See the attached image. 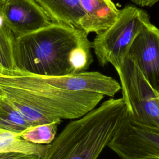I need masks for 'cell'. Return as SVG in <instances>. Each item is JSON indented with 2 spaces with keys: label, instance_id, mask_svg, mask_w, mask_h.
Listing matches in <instances>:
<instances>
[{
  "label": "cell",
  "instance_id": "1",
  "mask_svg": "<svg viewBox=\"0 0 159 159\" xmlns=\"http://www.w3.org/2000/svg\"><path fill=\"white\" fill-rule=\"evenodd\" d=\"M0 91L35 126L78 119L98 106L104 95L58 86L52 76L0 70Z\"/></svg>",
  "mask_w": 159,
  "mask_h": 159
},
{
  "label": "cell",
  "instance_id": "2",
  "mask_svg": "<svg viewBox=\"0 0 159 159\" xmlns=\"http://www.w3.org/2000/svg\"><path fill=\"white\" fill-rule=\"evenodd\" d=\"M88 35L80 29L53 22L16 37L14 70L55 76L84 71L93 61Z\"/></svg>",
  "mask_w": 159,
  "mask_h": 159
},
{
  "label": "cell",
  "instance_id": "3",
  "mask_svg": "<svg viewBox=\"0 0 159 159\" xmlns=\"http://www.w3.org/2000/svg\"><path fill=\"white\" fill-rule=\"evenodd\" d=\"M127 112L122 98L104 101L70 122L40 159H97L108 146Z\"/></svg>",
  "mask_w": 159,
  "mask_h": 159
},
{
  "label": "cell",
  "instance_id": "4",
  "mask_svg": "<svg viewBox=\"0 0 159 159\" xmlns=\"http://www.w3.org/2000/svg\"><path fill=\"white\" fill-rule=\"evenodd\" d=\"M150 22L148 14L135 6L119 10L114 22L98 34L92 42V48L99 63L111 64L120 68L137 35Z\"/></svg>",
  "mask_w": 159,
  "mask_h": 159
},
{
  "label": "cell",
  "instance_id": "5",
  "mask_svg": "<svg viewBox=\"0 0 159 159\" xmlns=\"http://www.w3.org/2000/svg\"><path fill=\"white\" fill-rule=\"evenodd\" d=\"M116 71L129 116L139 124L159 129V93L129 55Z\"/></svg>",
  "mask_w": 159,
  "mask_h": 159
},
{
  "label": "cell",
  "instance_id": "6",
  "mask_svg": "<svg viewBox=\"0 0 159 159\" xmlns=\"http://www.w3.org/2000/svg\"><path fill=\"white\" fill-rule=\"evenodd\" d=\"M107 147L121 159H159V129L136 122L127 112Z\"/></svg>",
  "mask_w": 159,
  "mask_h": 159
},
{
  "label": "cell",
  "instance_id": "7",
  "mask_svg": "<svg viewBox=\"0 0 159 159\" xmlns=\"http://www.w3.org/2000/svg\"><path fill=\"white\" fill-rule=\"evenodd\" d=\"M0 7L16 37L37 31L53 23L35 0H0Z\"/></svg>",
  "mask_w": 159,
  "mask_h": 159
},
{
  "label": "cell",
  "instance_id": "8",
  "mask_svg": "<svg viewBox=\"0 0 159 159\" xmlns=\"http://www.w3.org/2000/svg\"><path fill=\"white\" fill-rule=\"evenodd\" d=\"M128 55L159 93V28L150 22L134 39Z\"/></svg>",
  "mask_w": 159,
  "mask_h": 159
},
{
  "label": "cell",
  "instance_id": "9",
  "mask_svg": "<svg viewBox=\"0 0 159 159\" xmlns=\"http://www.w3.org/2000/svg\"><path fill=\"white\" fill-rule=\"evenodd\" d=\"M52 76L58 86L70 91L96 93L112 98L121 89L120 84L114 78L98 71H81Z\"/></svg>",
  "mask_w": 159,
  "mask_h": 159
},
{
  "label": "cell",
  "instance_id": "10",
  "mask_svg": "<svg viewBox=\"0 0 159 159\" xmlns=\"http://www.w3.org/2000/svg\"><path fill=\"white\" fill-rule=\"evenodd\" d=\"M85 13L81 29L89 34H96L111 26L119 10L112 0H80Z\"/></svg>",
  "mask_w": 159,
  "mask_h": 159
},
{
  "label": "cell",
  "instance_id": "11",
  "mask_svg": "<svg viewBox=\"0 0 159 159\" xmlns=\"http://www.w3.org/2000/svg\"><path fill=\"white\" fill-rule=\"evenodd\" d=\"M52 21L81 29L85 13L80 0H35ZM82 30V29H81Z\"/></svg>",
  "mask_w": 159,
  "mask_h": 159
},
{
  "label": "cell",
  "instance_id": "12",
  "mask_svg": "<svg viewBox=\"0 0 159 159\" xmlns=\"http://www.w3.org/2000/svg\"><path fill=\"white\" fill-rule=\"evenodd\" d=\"M22 133L0 129V153H17L43 157L49 144L41 145L27 141L21 137Z\"/></svg>",
  "mask_w": 159,
  "mask_h": 159
},
{
  "label": "cell",
  "instance_id": "13",
  "mask_svg": "<svg viewBox=\"0 0 159 159\" xmlns=\"http://www.w3.org/2000/svg\"><path fill=\"white\" fill-rule=\"evenodd\" d=\"M33 126L19 111L1 96L0 98V129L22 133Z\"/></svg>",
  "mask_w": 159,
  "mask_h": 159
},
{
  "label": "cell",
  "instance_id": "14",
  "mask_svg": "<svg viewBox=\"0 0 159 159\" xmlns=\"http://www.w3.org/2000/svg\"><path fill=\"white\" fill-rule=\"evenodd\" d=\"M15 38L0 7V70H14L13 46Z\"/></svg>",
  "mask_w": 159,
  "mask_h": 159
},
{
  "label": "cell",
  "instance_id": "15",
  "mask_svg": "<svg viewBox=\"0 0 159 159\" xmlns=\"http://www.w3.org/2000/svg\"><path fill=\"white\" fill-rule=\"evenodd\" d=\"M60 122V120H57L33 126L24 131L21 137L34 143L48 145L55 139Z\"/></svg>",
  "mask_w": 159,
  "mask_h": 159
},
{
  "label": "cell",
  "instance_id": "16",
  "mask_svg": "<svg viewBox=\"0 0 159 159\" xmlns=\"http://www.w3.org/2000/svg\"><path fill=\"white\" fill-rule=\"evenodd\" d=\"M0 159H40V158L17 153H0Z\"/></svg>",
  "mask_w": 159,
  "mask_h": 159
},
{
  "label": "cell",
  "instance_id": "17",
  "mask_svg": "<svg viewBox=\"0 0 159 159\" xmlns=\"http://www.w3.org/2000/svg\"><path fill=\"white\" fill-rule=\"evenodd\" d=\"M135 4L142 7H151L158 2L159 0H130Z\"/></svg>",
  "mask_w": 159,
  "mask_h": 159
},
{
  "label": "cell",
  "instance_id": "18",
  "mask_svg": "<svg viewBox=\"0 0 159 159\" xmlns=\"http://www.w3.org/2000/svg\"><path fill=\"white\" fill-rule=\"evenodd\" d=\"M1 96H2V93H1V91H0V98L1 97Z\"/></svg>",
  "mask_w": 159,
  "mask_h": 159
},
{
  "label": "cell",
  "instance_id": "19",
  "mask_svg": "<svg viewBox=\"0 0 159 159\" xmlns=\"http://www.w3.org/2000/svg\"><path fill=\"white\" fill-rule=\"evenodd\" d=\"M0 69H1V68H0Z\"/></svg>",
  "mask_w": 159,
  "mask_h": 159
}]
</instances>
